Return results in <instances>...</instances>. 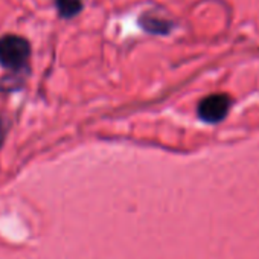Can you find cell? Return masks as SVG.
I'll list each match as a JSON object with an SVG mask.
<instances>
[{
	"label": "cell",
	"instance_id": "6da1fadb",
	"mask_svg": "<svg viewBox=\"0 0 259 259\" xmlns=\"http://www.w3.org/2000/svg\"><path fill=\"white\" fill-rule=\"evenodd\" d=\"M31 58V45L25 37L8 34L0 38V66L19 72Z\"/></svg>",
	"mask_w": 259,
	"mask_h": 259
},
{
	"label": "cell",
	"instance_id": "7a4b0ae2",
	"mask_svg": "<svg viewBox=\"0 0 259 259\" xmlns=\"http://www.w3.org/2000/svg\"><path fill=\"white\" fill-rule=\"evenodd\" d=\"M230 107H232V98L229 95L215 93L201 99V102L198 104L197 113L203 122L218 123L227 116Z\"/></svg>",
	"mask_w": 259,
	"mask_h": 259
},
{
	"label": "cell",
	"instance_id": "3957f363",
	"mask_svg": "<svg viewBox=\"0 0 259 259\" xmlns=\"http://www.w3.org/2000/svg\"><path fill=\"white\" fill-rule=\"evenodd\" d=\"M139 23L147 32H151V34H168L172 28L171 22H168L162 17L148 14V13L139 19Z\"/></svg>",
	"mask_w": 259,
	"mask_h": 259
},
{
	"label": "cell",
	"instance_id": "277c9868",
	"mask_svg": "<svg viewBox=\"0 0 259 259\" xmlns=\"http://www.w3.org/2000/svg\"><path fill=\"white\" fill-rule=\"evenodd\" d=\"M55 7L63 19H72L82 10L81 0H55Z\"/></svg>",
	"mask_w": 259,
	"mask_h": 259
},
{
	"label": "cell",
	"instance_id": "5b68a950",
	"mask_svg": "<svg viewBox=\"0 0 259 259\" xmlns=\"http://www.w3.org/2000/svg\"><path fill=\"white\" fill-rule=\"evenodd\" d=\"M7 122L4 120V117H0V148H2L5 138H7Z\"/></svg>",
	"mask_w": 259,
	"mask_h": 259
}]
</instances>
